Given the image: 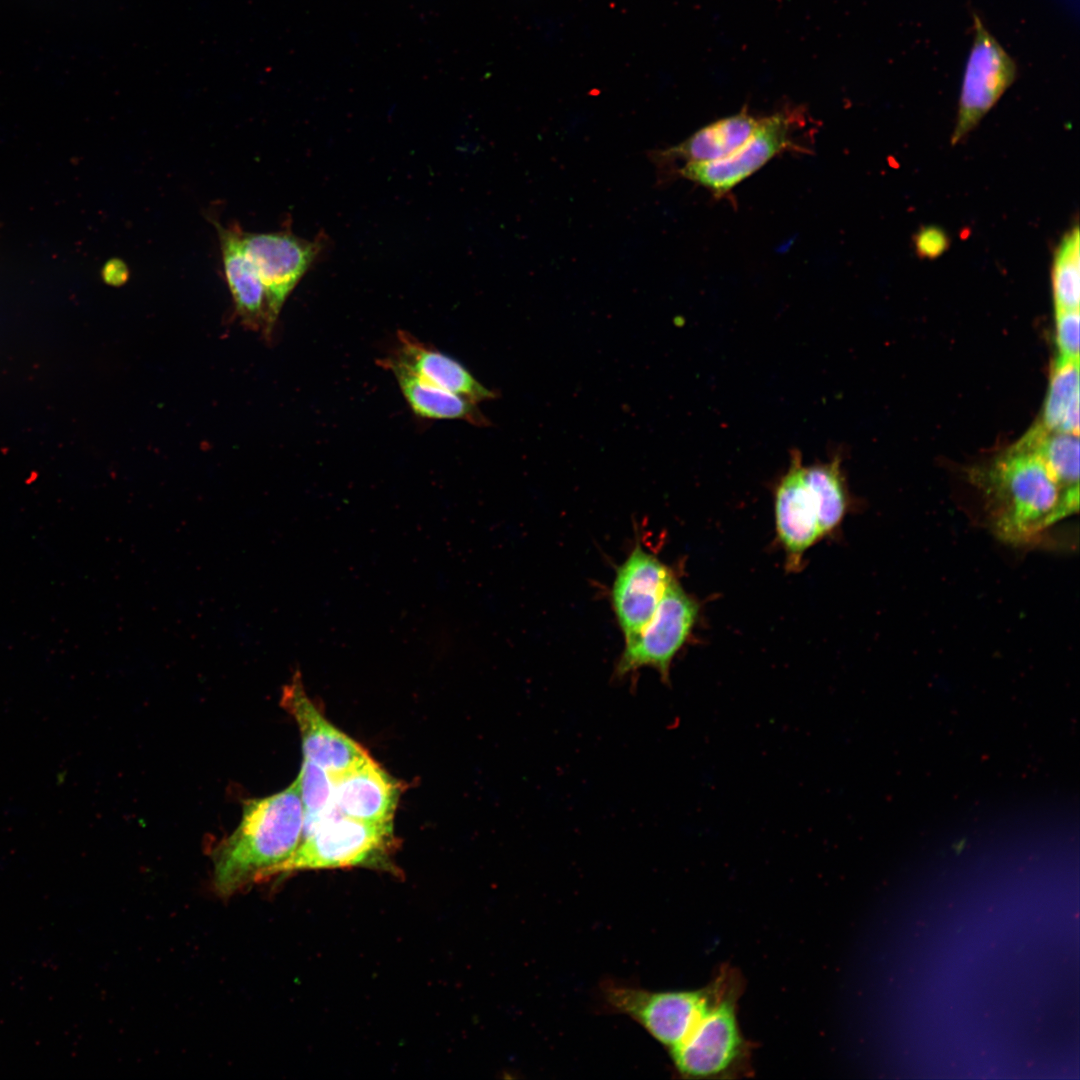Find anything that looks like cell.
Wrapping results in <instances>:
<instances>
[{
  "label": "cell",
  "mask_w": 1080,
  "mask_h": 1080,
  "mask_svg": "<svg viewBox=\"0 0 1080 1080\" xmlns=\"http://www.w3.org/2000/svg\"><path fill=\"white\" fill-rule=\"evenodd\" d=\"M760 119L747 111L719 119L678 145L657 151L653 160L662 165L681 160L682 166L719 160L739 148L753 133Z\"/></svg>",
  "instance_id": "cell-16"
},
{
  "label": "cell",
  "mask_w": 1080,
  "mask_h": 1080,
  "mask_svg": "<svg viewBox=\"0 0 1080 1080\" xmlns=\"http://www.w3.org/2000/svg\"><path fill=\"white\" fill-rule=\"evenodd\" d=\"M220 243L225 280L236 312L248 328L266 332V295L256 267L247 256L237 224L214 223Z\"/></svg>",
  "instance_id": "cell-14"
},
{
  "label": "cell",
  "mask_w": 1080,
  "mask_h": 1080,
  "mask_svg": "<svg viewBox=\"0 0 1080 1080\" xmlns=\"http://www.w3.org/2000/svg\"><path fill=\"white\" fill-rule=\"evenodd\" d=\"M674 578L672 570L639 543L617 567L611 603L625 642L649 622Z\"/></svg>",
  "instance_id": "cell-11"
},
{
  "label": "cell",
  "mask_w": 1080,
  "mask_h": 1080,
  "mask_svg": "<svg viewBox=\"0 0 1080 1080\" xmlns=\"http://www.w3.org/2000/svg\"><path fill=\"white\" fill-rule=\"evenodd\" d=\"M807 117L798 108L762 117L750 137L728 156L686 164L677 172L721 197L785 152L809 153Z\"/></svg>",
  "instance_id": "cell-6"
},
{
  "label": "cell",
  "mask_w": 1080,
  "mask_h": 1080,
  "mask_svg": "<svg viewBox=\"0 0 1080 1080\" xmlns=\"http://www.w3.org/2000/svg\"><path fill=\"white\" fill-rule=\"evenodd\" d=\"M390 370L411 410L419 417L437 420H463L477 426L488 425L477 403L429 384L417 377L392 355L380 361Z\"/></svg>",
  "instance_id": "cell-17"
},
{
  "label": "cell",
  "mask_w": 1080,
  "mask_h": 1080,
  "mask_svg": "<svg viewBox=\"0 0 1080 1080\" xmlns=\"http://www.w3.org/2000/svg\"><path fill=\"white\" fill-rule=\"evenodd\" d=\"M993 533L1008 544H1032L1078 512L1079 499L1058 483L1042 458L1019 441L972 472Z\"/></svg>",
  "instance_id": "cell-1"
},
{
  "label": "cell",
  "mask_w": 1080,
  "mask_h": 1080,
  "mask_svg": "<svg viewBox=\"0 0 1080 1080\" xmlns=\"http://www.w3.org/2000/svg\"><path fill=\"white\" fill-rule=\"evenodd\" d=\"M739 980L735 969L725 967L711 983L696 990L650 991L607 981L601 985V994L608 1011L630 1017L670 1050Z\"/></svg>",
  "instance_id": "cell-3"
},
{
  "label": "cell",
  "mask_w": 1080,
  "mask_h": 1080,
  "mask_svg": "<svg viewBox=\"0 0 1080 1080\" xmlns=\"http://www.w3.org/2000/svg\"><path fill=\"white\" fill-rule=\"evenodd\" d=\"M742 980L731 986L689 1034L669 1050L683 1078H734L751 1073V1047L740 1031L737 1000Z\"/></svg>",
  "instance_id": "cell-5"
},
{
  "label": "cell",
  "mask_w": 1080,
  "mask_h": 1080,
  "mask_svg": "<svg viewBox=\"0 0 1080 1080\" xmlns=\"http://www.w3.org/2000/svg\"><path fill=\"white\" fill-rule=\"evenodd\" d=\"M698 613L697 601L674 578L649 622L634 639L625 642L615 675L624 678L649 667L668 682L671 664L688 641Z\"/></svg>",
  "instance_id": "cell-7"
},
{
  "label": "cell",
  "mask_w": 1080,
  "mask_h": 1080,
  "mask_svg": "<svg viewBox=\"0 0 1080 1080\" xmlns=\"http://www.w3.org/2000/svg\"><path fill=\"white\" fill-rule=\"evenodd\" d=\"M394 842L393 823L363 822L344 816L333 807L270 877L303 870L352 867L395 874L398 870L391 859Z\"/></svg>",
  "instance_id": "cell-4"
},
{
  "label": "cell",
  "mask_w": 1080,
  "mask_h": 1080,
  "mask_svg": "<svg viewBox=\"0 0 1080 1080\" xmlns=\"http://www.w3.org/2000/svg\"><path fill=\"white\" fill-rule=\"evenodd\" d=\"M297 779L304 811V837L333 809V780L325 769L304 758Z\"/></svg>",
  "instance_id": "cell-22"
},
{
  "label": "cell",
  "mask_w": 1080,
  "mask_h": 1080,
  "mask_svg": "<svg viewBox=\"0 0 1080 1080\" xmlns=\"http://www.w3.org/2000/svg\"><path fill=\"white\" fill-rule=\"evenodd\" d=\"M1051 280L1055 309H1079L1080 232L1078 225L1067 231L1056 247Z\"/></svg>",
  "instance_id": "cell-21"
},
{
  "label": "cell",
  "mask_w": 1080,
  "mask_h": 1080,
  "mask_svg": "<svg viewBox=\"0 0 1080 1080\" xmlns=\"http://www.w3.org/2000/svg\"><path fill=\"white\" fill-rule=\"evenodd\" d=\"M803 474L814 499L824 536L839 526L847 511L848 493L841 455L835 454L825 462L803 464Z\"/></svg>",
  "instance_id": "cell-19"
},
{
  "label": "cell",
  "mask_w": 1080,
  "mask_h": 1080,
  "mask_svg": "<svg viewBox=\"0 0 1080 1080\" xmlns=\"http://www.w3.org/2000/svg\"><path fill=\"white\" fill-rule=\"evenodd\" d=\"M1078 436L1049 431L1038 424L1019 440L1042 458L1061 487L1076 499H1079Z\"/></svg>",
  "instance_id": "cell-20"
},
{
  "label": "cell",
  "mask_w": 1080,
  "mask_h": 1080,
  "mask_svg": "<svg viewBox=\"0 0 1080 1080\" xmlns=\"http://www.w3.org/2000/svg\"><path fill=\"white\" fill-rule=\"evenodd\" d=\"M803 464L801 453L792 450L788 468L778 480L774 494L776 531L790 571L800 568L805 552L823 537Z\"/></svg>",
  "instance_id": "cell-12"
},
{
  "label": "cell",
  "mask_w": 1080,
  "mask_h": 1080,
  "mask_svg": "<svg viewBox=\"0 0 1080 1080\" xmlns=\"http://www.w3.org/2000/svg\"><path fill=\"white\" fill-rule=\"evenodd\" d=\"M244 249L264 285L266 335L290 293L318 258L323 239L300 238L291 231L254 233L243 231Z\"/></svg>",
  "instance_id": "cell-9"
},
{
  "label": "cell",
  "mask_w": 1080,
  "mask_h": 1080,
  "mask_svg": "<svg viewBox=\"0 0 1080 1080\" xmlns=\"http://www.w3.org/2000/svg\"><path fill=\"white\" fill-rule=\"evenodd\" d=\"M965 63L953 145L969 135L1015 81L1017 65L977 14Z\"/></svg>",
  "instance_id": "cell-8"
},
{
  "label": "cell",
  "mask_w": 1080,
  "mask_h": 1080,
  "mask_svg": "<svg viewBox=\"0 0 1080 1080\" xmlns=\"http://www.w3.org/2000/svg\"><path fill=\"white\" fill-rule=\"evenodd\" d=\"M281 706L300 732L303 758L325 769L332 778L355 768L368 757L359 743L332 725L309 698L299 670L283 687Z\"/></svg>",
  "instance_id": "cell-10"
},
{
  "label": "cell",
  "mask_w": 1080,
  "mask_h": 1080,
  "mask_svg": "<svg viewBox=\"0 0 1080 1080\" xmlns=\"http://www.w3.org/2000/svg\"><path fill=\"white\" fill-rule=\"evenodd\" d=\"M332 780L333 807L340 814L367 823H393L400 785L371 756Z\"/></svg>",
  "instance_id": "cell-13"
},
{
  "label": "cell",
  "mask_w": 1080,
  "mask_h": 1080,
  "mask_svg": "<svg viewBox=\"0 0 1080 1080\" xmlns=\"http://www.w3.org/2000/svg\"><path fill=\"white\" fill-rule=\"evenodd\" d=\"M1079 309L1056 310V342L1059 357L1079 360Z\"/></svg>",
  "instance_id": "cell-23"
},
{
  "label": "cell",
  "mask_w": 1080,
  "mask_h": 1080,
  "mask_svg": "<svg viewBox=\"0 0 1080 1080\" xmlns=\"http://www.w3.org/2000/svg\"><path fill=\"white\" fill-rule=\"evenodd\" d=\"M127 268L123 263H112L105 269V279L111 284H121L127 279Z\"/></svg>",
  "instance_id": "cell-25"
},
{
  "label": "cell",
  "mask_w": 1080,
  "mask_h": 1080,
  "mask_svg": "<svg viewBox=\"0 0 1080 1080\" xmlns=\"http://www.w3.org/2000/svg\"><path fill=\"white\" fill-rule=\"evenodd\" d=\"M1079 360L1058 357L1051 371L1040 425L1079 435Z\"/></svg>",
  "instance_id": "cell-18"
},
{
  "label": "cell",
  "mask_w": 1080,
  "mask_h": 1080,
  "mask_svg": "<svg viewBox=\"0 0 1080 1080\" xmlns=\"http://www.w3.org/2000/svg\"><path fill=\"white\" fill-rule=\"evenodd\" d=\"M304 811L296 778L285 789L244 802L238 826L211 852L213 884L230 896L270 878L303 840Z\"/></svg>",
  "instance_id": "cell-2"
},
{
  "label": "cell",
  "mask_w": 1080,
  "mask_h": 1080,
  "mask_svg": "<svg viewBox=\"0 0 1080 1080\" xmlns=\"http://www.w3.org/2000/svg\"><path fill=\"white\" fill-rule=\"evenodd\" d=\"M914 245L920 257L933 259L945 252L949 245V239L942 229L929 226L922 228L915 235Z\"/></svg>",
  "instance_id": "cell-24"
},
{
  "label": "cell",
  "mask_w": 1080,
  "mask_h": 1080,
  "mask_svg": "<svg viewBox=\"0 0 1080 1080\" xmlns=\"http://www.w3.org/2000/svg\"><path fill=\"white\" fill-rule=\"evenodd\" d=\"M392 356L425 382L463 396L474 403L494 399L495 391L482 385L461 363L400 330Z\"/></svg>",
  "instance_id": "cell-15"
}]
</instances>
